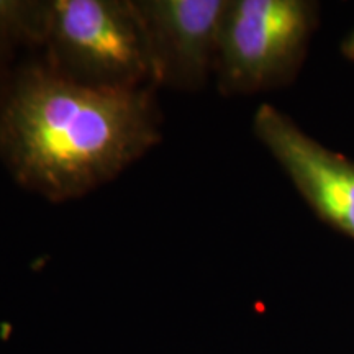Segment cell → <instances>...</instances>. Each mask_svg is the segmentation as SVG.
Instances as JSON below:
<instances>
[{"mask_svg":"<svg viewBox=\"0 0 354 354\" xmlns=\"http://www.w3.org/2000/svg\"><path fill=\"white\" fill-rule=\"evenodd\" d=\"M153 87L107 91L24 64L0 91V161L46 201L81 198L112 183L162 140Z\"/></svg>","mask_w":354,"mask_h":354,"instance_id":"6da1fadb","label":"cell"},{"mask_svg":"<svg viewBox=\"0 0 354 354\" xmlns=\"http://www.w3.org/2000/svg\"><path fill=\"white\" fill-rule=\"evenodd\" d=\"M43 63L71 82L107 91L156 87L133 0H50Z\"/></svg>","mask_w":354,"mask_h":354,"instance_id":"7a4b0ae2","label":"cell"},{"mask_svg":"<svg viewBox=\"0 0 354 354\" xmlns=\"http://www.w3.org/2000/svg\"><path fill=\"white\" fill-rule=\"evenodd\" d=\"M318 20L307 0H228L215 77L223 95L287 86L297 76Z\"/></svg>","mask_w":354,"mask_h":354,"instance_id":"3957f363","label":"cell"},{"mask_svg":"<svg viewBox=\"0 0 354 354\" xmlns=\"http://www.w3.org/2000/svg\"><path fill=\"white\" fill-rule=\"evenodd\" d=\"M143 24L154 86L196 92L215 74L228 0H133Z\"/></svg>","mask_w":354,"mask_h":354,"instance_id":"277c9868","label":"cell"},{"mask_svg":"<svg viewBox=\"0 0 354 354\" xmlns=\"http://www.w3.org/2000/svg\"><path fill=\"white\" fill-rule=\"evenodd\" d=\"M253 130L312 210L354 240V162L310 138L271 104L256 110Z\"/></svg>","mask_w":354,"mask_h":354,"instance_id":"5b68a950","label":"cell"},{"mask_svg":"<svg viewBox=\"0 0 354 354\" xmlns=\"http://www.w3.org/2000/svg\"><path fill=\"white\" fill-rule=\"evenodd\" d=\"M50 0H0V46L43 48Z\"/></svg>","mask_w":354,"mask_h":354,"instance_id":"8992f818","label":"cell"},{"mask_svg":"<svg viewBox=\"0 0 354 354\" xmlns=\"http://www.w3.org/2000/svg\"><path fill=\"white\" fill-rule=\"evenodd\" d=\"M8 57H10V50H8V48L0 46V91H2L3 84H6L8 74H10L7 69Z\"/></svg>","mask_w":354,"mask_h":354,"instance_id":"52a82bcc","label":"cell"},{"mask_svg":"<svg viewBox=\"0 0 354 354\" xmlns=\"http://www.w3.org/2000/svg\"><path fill=\"white\" fill-rule=\"evenodd\" d=\"M342 51H343V55L348 57V59L354 61V30L349 33V37L343 41Z\"/></svg>","mask_w":354,"mask_h":354,"instance_id":"ba28073f","label":"cell"}]
</instances>
